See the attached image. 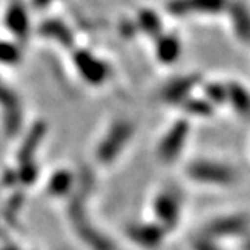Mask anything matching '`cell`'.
<instances>
[{"label": "cell", "mask_w": 250, "mask_h": 250, "mask_svg": "<svg viewBox=\"0 0 250 250\" xmlns=\"http://www.w3.org/2000/svg\"><path fill=\"white\" fill-rule=\"evenodd\" d=\"M73 190L74 191H71L73 194L69 198L66 212L76 234L91 250H116L112 240L105 237L87 216L86 202L89 194L94 190V175L87 167L80 170Z\"/></svg>", "instance_id": "cell-1"}, {"label": "cell", "mask_w": 250, "mask_h": 250, "mask_svg": "<svg viewBox=\"0 0 250 250\" xmlns=\"http://www.w3.org/2000/svg\"><path fill=\"white\" fill-rule=\"evenodd\" d=\"M134 134V125L127 119L115 121L97 146V158L101 165H110L121 155Z\"/></svg>", "instance_id": "cell-2"}, {"label": "cell", "mask_w": 250, "mask_h": 250, "mask_svg": "<svg viewBox=\"0 0 250 250\" xmlns=\"http://www.w3.org/2000/svg\"><path fill=\"white\" fill-rule=\"evenodd\" d=\"M187 175L193 181L208 186H229L237 181V172L232 166L204 158L188 163Z\"/></svg>", "instance_id": "cell-3"}, {"label": "cell", "mask_w": 250, "mask_h": 250, "mask_svg": "<svg viewBox=\"0 0 250 250\" xmlns=\"http://www.w3.org/2000/svg\"><path fill=\"white\" fill-rule=\"evenodd\" d=\"M0 113L2 127L6 136L19 134L23 125V103L14 89L0 77Z\"/></svg>", "instance_id": "cell-4"}, {"label": "cell", "mask_w": 250, "mask_h": 250, "mask_svg": "<svg viewBox=\"0 0 250 250\" xmlns=\"http://www.w3.org/2000/svg\"><path fill=\"white\" fill-rule=\"evenodd\" d=\"M73 63L79 76L91 86H101L110 76V68L103 59L86 48H77L73 53Z\"/></svg>", "instance_id": "cell-5"}, {"label": "cell", "mask_w": 250, "mask_h": 250, "mask_svg": "<svg viewBox=\"0 0 250 250\" xmlns=\"http://www.w3.org/2000/svg\"><path fill=\"white\" fill-rule=\"evenodd\" d=\"M181 193L175 188H166L160 191L154 199V214L157 217V223L163 226L166 230H172L178 222H180L181 214Z\"/></svg>", "instance_id": "cell-6"}, {"label": "cell", "mask_w": 250, "mask_h": 250, "mask_svg": "<svg viewBox=\"0 0 250 250\" xmlns=\"http://www.w3.org/2000/svg\"><path fill=\"white\" fill-rule=\"evenodd\" d=\"M190 134V124L187 119H178L162 137L157 148L158 157L166 163H172L180 157L187 137Z\"/></svg>", "instance_id": "cell-7"}, {"label": "cell", "mask_w": 250, "mask_h": 250, "mask_svg": "<svg viewBox=\"0 0 250 250\" xmlns=\"http://www.w3.org/2000/svg\"><path fill=\"white\" fill-rule=\"evenodd\" d=\"M229 0H169L166 9L173 17L217 15L226 11Z\"/></svg>", "instance_id": "cell-8"}, {"label": "cell", "mask_w": 250, "mask_h": 250, "mask_svg": "<svg viewBox=\"0 0 250 250\" xmlns=\"http://www.w3.org/2000/svg\"><path fill=\"white\" fill-rule=\"evenodd\" d=\"M5 27L12 33L19 44H23L30 37V17L23 0H12L3 17Z\"/></svg>", "instance_id": "cell-9"}, {"label": "cell", "mask_w": 250, "mask_h": 250, "mask_svg": "<svg viewBox=\"0 0 250 250\" xmlns=\"http://www.w3.org/2000/svg\"><path fill=\"white\" fill-rule=\"evenodd\" d=\"M201 82H202V76L198 73L175 77L170 82H167L165 84V87L162 89V98L167 104L180 105L184 100H187L190 97L193 89Z\"/></svg>", "instance_id": "cell-10"}, {"label": "cell", "mask_w": 250, "mask_h": 250, "mask_svg": "<svg viewBox=\"0 0 250 250\" xmlns=\"http://www.w3.org/2000/svg\"><path fill=\"white\" fill-rule=\"evenodd\" d=\"M247 217L246 214H232V216H225L214 219L205 228V237L214 238H223V237H235L243 235L247 230Z\"/></svg>", "instance_id": "cell-11"}, {"label": "cell", "mask_w": 250, "mask_h": 250, "mask_svg": "<svg viewBox=\"0 0 250 250\" xmlns=\"http://www.w3.org/2000/svg\"><path fill=\"white\" fill-rule=\"evenodd\" d=\"M166 229L158 223H131L127 228L128 238L144 249H157L162 246Z\"/></svg>", "instance_id": "cell-12"}, {"label": "cell", "mask_w": 250, "mask_h": 250, "mask_svg": "<svg viewBox=\"0 0 250 250\" xmlns=\"http://www.w3.org/2000/svg\"><path fill=\"white\" fill-rule=\"evenodd\" d=\"M45 134H47V122L41 119L33 122L29 131L26 133L19 151H17V162L19 163L32 162L38 148L41 146V142L45 137Z\"/></svg>", "instance_id": "cell-13"}, {"label": "cell", "mask_w": 250, "mask_h": 250, "mask_svg": "<svg viewBox=\"0 0 250 250\" xmlns=\"http://www.w3.org/2000/svg\"><path fill=\"white\" fill-rule=\"evenodd\" d=\"M38 33H40V37L51 40V41H56L65 48H73L74 42H76L73 30H71L69 26H66L59 19L44 20L38 27Z\"/></svg>", "instance_id": "cell-14"}, {"label": "cell", "mask_w": 250, "mask_h": 250, "mask_svg": "<svg viewBox=\"0 0 250 250\" xmlns=\"http://www.w3.org/2000/svg\"><path fill=\"white\" fill-rule=\"evenodd\" d=\"M181 40L175 33H162L155 38V58L160 63L172 65L181 56Z\"/></svg>", "instance_id": "cell-15"}, {"label": "cell", "mask_w": 250, "mask_h": 250, "mask_svg": "<svg viewBox=\"0 0 250 250\" xmlns=\"http://www.w3.org/2000/svg\"><path fill=\"white\" fill-rule=\"evenodd\" d=\"M226 11L229 12L232 29L235 32V37L241 40L243 42L249 41L250 37V15L249 9L244 2L235 0V2H229Z\"/></svg>", "instance_id": "cell-16"}, {"label": "cell", "mask_w": 250, "mask_h": 250, "mask_svg": "<svg viewBox=\"0 0 250 250\" xmlns=\"http://www.w3.org/2000/svg\"><path fill=\"white\" fill-rule=\"evenodd\" d=\"M136 26L139 29V32L145 33L146 37L155 40L160 35L163 33V20L155 11L149 9V8H142L137 11L136 15Z\"/></svg>", "instance_id": "cell-17"}, {"label": "cell", "mask_w": 250, "mask_h": 250, "mask_svg": "<svg viewBox=\"0 0 250 250\" xmlns=\"http://www.w3.org/2000/svg\"><path fill=\"white\" fill-rule=\"evenodd\" d=\"M76 184V176L74 173L68 169H59L50 176L47 191L53 198H63V196H69L73 191Z\"/></svg>", "instance_id": "cell-18"}, {"label": "cell", "mask_w": 250, "mask_h": 250, "mask_svg": "<svg viewBox=\"0 0 250 250\" xmlns=\"http://www.w3.org/2000/svg\"><path fill=\"white\" fill-rule=\"evenodd\" d=\"M226 92H228V101L232 104L234 110L238 115L247 116L250 107V98L247 89L238 82H229L226 83Z\"/></svg>", "instance_id": "cell-19"}, {"label": "cell", "mask_w": 250, "mask_h": 250, "mask_svg": "<svg viewBox=\"0 0 250 250\" xmlns=\"http://www.w3.org/2000/svg\"><path fill=\"white\" fill-rule=\"evenodd\" d=\"M180 107L186 113L193 116H201V118H207L214 113V105L202 97L201 98L188 97L180 104Z\"/></svg>", "instance_id": "cell-20"}, {"label": "cell", "mask_w": 250, "mask_h": 250, "mask_svg": "<svg viewBox=\"0 0 250 250\" xmlns=\"http://www.w3.org/2000/svg\"><path fill=\"white\" fill-rule=\"evenodd\" d=\"M23 59V50L19 42L0 40V63L14 66Z\"/></svg>", "instance_id": "cell-21"}, {"label": "cell", "mask_w": 250, "mask_h": 250, "mask_svg": "<svg viewBox=\"0 0 250 250\" xmlns=\"http://www.w3.org/2000/svg\"><path fill=\"white\" fill-rule=\"evenodd\" d=\"M17 170V180H19V184L21 186H32L37 183L38 175H40V167L35 163V160L32 162H24V163H19V167Z\"/></svg>", "instance_id": "cell-22"}, {"label": "cell", "mask_w": 250, "mask_h": 250, "mask_svg": "<svg viewBox=\"0 0 250 250\" xmlns=\"http://www.w3.org/2000/svg\"><path fill=\"white\" fill-rule=\"evenodd\" d=\"M204 98L209 101L212 105H220L228 101L226 83L220 82H209L204 86Z\"/></svg>", "instance_id": "cell-23"}, {"label": "cell", "mask_w": 250, "mask_h": 250, "mask_svg": "<svg viewBox=\"0 0 250 250\" xmlns=\"http://www.w3.org/2000/svg\"><path fill=\"white\" fill-rule=\"evenodd\" d=\"M23 204H24V193L23 191H15V193H12L9 196V199L6 202V207L3 209L5 219L9 223H14L15 222L17 214H19L20 209L23 208Z\"/></svg>", "instance_id": "cell-24"}, {"label": "cell", "mask_w": 250, "mask_h": 250, "mask_svg": "<svg viewBox=\"0 0 250 250\" xmlns=\"http://www.w3.org/2000/svg\"><path fill=\"white\" fill-rule=\"evenodd\" d=\"M118 32L122 38L125 40H133L136 35L139 33V29L136 26V21L131 19H122L118 23Z\"/></svg>", "instance_id": "cell-25"}, {"label": "cell", "mask_w": 250, "mask_h": 250, "mask_svg": "<svg viewBox=\"0 0 250 250\" xmlns=\"http://www.w3.org/2000/svg\"><path fill=\"white\" fill-rule=\"evenodd\" d=\"M194 250H222L216 243H214L211 238L204 237V238H198L193 244Z\"/></svg>", "instance_id": "cell-26"}, {"label": "cell", "mask_w": 250, "mask_h": 250, "mask_svg": "<svg viewBox=\"0 0 250 250\" xmlns=\"http://www.w3.org/2000/svg\"><path fill=\"white\" fill-rule=\"evenodd\" d=\"M2 184L5 187H15L19 184V180H17V170L15 169H6L2 173Z\"/></svg>", "instance_id": "cell-27"}, {"label": "cell", "mask_w": 250, "mask_h": 250, "mask_svg": "<svg viewBox=\"0 0 250 250\" xmlns=\"http://www.w3.org/2000/svg\"><path fill=\"white\" fill-rule=\"evenodd\" d=\"M53 2H56V0H30V3L35 9H44L50 6Z\"/></svg>", "instance_id": "cell-28"}, {"label": "cell", "mask_w": 250, "mask_h": 250, "mask_svg": "<svg viewBox=\"0 0 250 250\" xmlns=\"http://www.w3.org/2000/svg\"><path fill=\"white\" fill-rule=\"evenodd\" d=\"M0 250H20L19 247H15L14 244H6L3 247H0Z\"/></svg>", "instance_id": "cell-29"}, {"label": "cell", "mask_w": 250, "mask_h": 250, "mask_svg": "<svg viewBox=\"0 0 250 250\" xmlns=\"http://www.w3.org/2000/svg\"><path fill=\"white\" fill-rule=\"evenodd\" d=\"M0 237H2V238H5L6 235H5V232L2 230V229H0Z\"/></svg>", "instance_id": "cell-30"}]
</instances>
